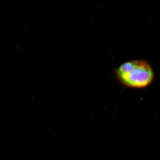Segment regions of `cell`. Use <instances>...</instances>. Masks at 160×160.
<instances>
[{
    "label": "cell",
    "instance_id": "cell-1",
    "mask_svg": "<svg viewBox=\"0 0 160 160\" xmlns=\"http://www.w3.org/2000/svg\"><path fill=\"white\" fill-rule=\"evenodd\" d=\"M116 76L124 86L135 89L149 86L154 79L151 66L143 60L129 61L116 69Z\"/></svg>",
    "mask_w": 160,
    "mask_h": 160
}]
</instances>
